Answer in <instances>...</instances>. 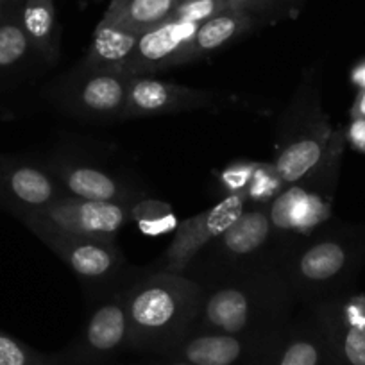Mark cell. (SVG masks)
<instances>
[{
    "label": "cell",
    "instance_id": "34",
    "mask_svg": "<svg viewBox=\"0 0 365 365\" xmlns=\"http://www.w3.org/2000/svg\"><path fill=\"white\" fill-rule=\"evenodd\" d=\"M0 161H2V158H0Z\"/></svg>",
    "mask_w": 365,
    "mask_h": 365
},
{
    "label": "cell",
    "instance_id": "7",
    "mask_svg": "<svg viewBox=\"0 0 365 365\" xmlns=\"http://www.w3.org/2000/svg\"><path fill=\"white\" fill-rule=\"evenodd\" d=\"M129 347V319L125 297L101 304L88 319L70 365H104Z\"/></svg>",
    "mask_w": 365,
    "mask_h": 365
},
{
    "label": "cell",
    "instance_id": "23",
    "mask_svg": "<svg viewBox=\"0 0 365 365\" xmlns=\"http://www.w3.org/2000/svg\"><path fill=\"white\" fill-rule=\"evenodd\" d=\"M133 219L138 222L140 230L147 235H161L175 226L174 213L167 202L156 199H143L131 208Z\"/></svg>",
    "mask_w": 365,
    "mask_h": 365
},
{
    "label": "cell",
    "instance_id": "30",
    "mask_svg": "<svg viewBox=\"0 0 365 365\" xmlns=\"http://www.w3.org/2000/svg\"><path fill=\"white\" fill-rule=\"evenodd\" d=\"M353 117L354 118H365V86L361 88L360 96H358L356 104L353 108Z\"/></svg>",
    "mask_w": 365,
    "mask_h": 365
},
{
    "label": "cell",
    "instance_id": "19",
    "mask_svg": "<svg viewBox=\"0 0 365 365\" xmlns=\"http://www.w3.org/2000/svg\"><path fill=\"white\" fill-rule=\"evenodd\" d=\"M20 19L34 51L48 61H56L59 40L54 0H24Z\"/></svg>",
    "mask_w": 365,
    "mask_h": 365
},
{
    "label": "cell",
    "instance_id": "1",
    "mask_svg": "<svg viewBox=\"0 0 365 365\" xmlns=\"http://www.w3.org/2000/svg\"><path fill=\"white\" fill-rule=\"evenodd\" d=\"M202 294L195 282L175 272L154 274L125 297L129 347L163 356L195 328Z\"/></svg>",
    "mask_w": 365,
    "mask_h": 365
},
{
    "label": "cell",
    "instance_id": "2",
    "mask_svg": "<svg viewBox=\"0 0 365 365\" xmlns=\"http://www.w3.org/2000/svg\"><path fill=\"white\" fill-rule=\"evenodd\" d=\"M267 287L265 282H237L206 294L192 331L272 339L269 314L278 312L279 307H269Z\"/></svg>",
    "mask_w": 365,
    "mask_h": 365
},
{
    "label": "cell",
    "instance_id": "11",
    "mask_svg": "<svg viewBox=\"0 0 365 365\" xmlns=\"http://www.w3.org/2000/svg\"><path fill=\"white\" fill-rule=\"evenodd\" d=\"M138 34L120 29L113 24L101 20L88 48L84 66L91 72H108L125 76L129 61L135 54ZM128 77V76H125Z\"/></svg>",
    "mask_w": 365,
    "mask_h": 365
},
{
    "label": "cell",
    "instance_id": "21",
    "mask_svg": "<svg viewBox=\"0 0 365 365\" xmlns=\"http://www.w3.org/2000/svg\"><path fill=\"white\" fill-rule=\"evenodd\" d=\"M20 9L0 22V72L19 66L34 51L22 26Z\"/></svg>",
    "mask_w": 365,
    "mask_h": 365
},
{
    "label": "cell",
    "instance_id": "25",
    "mask_svg": "<svg viewBox=\"0 0 365 365\" xmlns=\"http://www.w3.org/2000/svg\"><path fill=\"white\" fill-rule=\"evenodd\" d=\"M226 9H230L227 0H187V2H178L168 20H182L201 26L202 22L220 15Z\"/></svg>",
    "mask_w": 365,
    "mask_h": 365
},
{
    "label": "cell",
    "instance_id": "13",
    "mask_svg": "<svg viewBox=\"0 0 365 365\" xmlns=\"http://www.w3.org/2000/svg\"><path fill=\"white\" fill-rule=\"evenodd\" d=\"M328 336L299 331L287 339H274L256 365H331Z\"/></svg>",
    "mask_w": 365,
    "mask_h": 365
},
{
    "label": "cell",
    "instance_id": "17",
    "mask_svg": "<svg viewBox=\"0 0 365 365\" xmlns=\"http://www.w3.org/2000/svg\"><path fill=\"white\" fill-rule=\"evenodd\" d=\"M329 131L322 128L314 131L312 135L301 136L299 140L287 145L279 153L278 160L274 163V170L285 185L297 182L304 175L310 174L328 153Z\"/></svg>",
    "mask_w": 365,
    "mask_h": 365
},
{
    "label": "cell",
    "instance_id": "29",
    "mask_svg": "<svg viewBox=\"0 0 365 365\" xmlns=\"http://www.w3.org/2000/svg\"><path fill=\"white\" fill-rule=\"evenodd\" d=\"M22 4L24 0H0V22L8 15H11L13 11L22 8Z\"/></svg>",
    "mask_w": 365,
    "mask_h": 365
},
{
    "label": "cell",
    "instance_id": "32",
    "mask_svg": "<svg viewBox=\"0 0 365 365\" xmlns=\"http://www.w3.org/2000/svg\"><path fill=\"white\" fill-rule=\"evenodd\" d=\"M149 365H192V364H188V361H181V360H167V358H163L161 361H154V364H149Z\"/></svg>",
    "mask_w": 365,
    "mask_h": 365
},
{
    "label": "cell",
    "instance_id": "14",
    "mask_svg": "<svg viewBox=\"0 0 365 365\" xmlns=\"http://www.w3.org/2000/svg\"><path fill=\"white\" fill-rule=\"evenodd\" d=\"M63 187L73 199L99 202H124L128 197V188L122 187L115 178L106 172L84 165H68V167L52 168Z\"/></svg>",
    "mask_w": 365,
    "mask_h": 365
},
{
    "label": "cell",
    "instance_id": "15",
    "mask_svg": "<svg viewBox=\"0 0 365 365\" xmlns=\"http://www.w3.org/2000/svg\"><path fill=\"white\" fill-rule=\"evenodd\" d=\"M272 233V219L263 208L242 213L215 240L219 252L226 258H247L269 242Z\"/></svg>",
    "mask_w": 365,
    "mask_h": 365
},
{
    "label": "cell",
    "instance_id": "16",
    "mask_svg": "<svg viewBox=\"0 0 365 365\" xmlns=\"http://www.w3.org/2000/svg\"><path fill=\"white\" fill-rule=\"evenodd\" d=\"M349 251L339 240H319L308 245L294 263V276L303 285H324L344 272Z\"/></svg>",
    "mask_w": 365,
    "mask_h": 365
},
{
    "label": "cell",
    "instance_id": "26",
    "mask_svg": "<svg viewBox=\"0 0 365 365\" xmlns=\"http://www.w3.org/2000/svg\"><path fill=\"white\" fill-rule=\"evenodd\" d=\"M342 322L356 326V328H365V296H356L351 299V303L344 310Z\"/></svg>",
    "mask_w": 365,
    "mask_h": 365
},
{
    "label": "cell",
    "instance_id": "22",
    "mask_svg": "<svg viewBox=\"0 0 365 365\" xmlns=\"http://www.w3.org/2000/svg\"><path fill=\"white\" fill-rule=\"evenodd\" d=\"M328 336L333 361L336 365H365V328L344 324Z\"/></svg>",
    "mask_w": 365,
    "mask_h": 365
},
{
    "label": "cell",
    "instance_id": "27",
    "mask_svg": "<svg viewBox=\"0 0 365 365\" xmlns=\"http://www.w3.org/2000/svg\"><path fill=\"white\" fill-rule=\"evenodd\" d=\"M351 140L354 145L365 150V118H354V124L351 128Z\"/></svg>",
    "mask_w": 365,
    "mask_h": 365
},
{
    "label": "cell",
    "instance_id": "12",
    "mask_svg": "<svg viewBox=\"0 0 365 365\" xmlns=\"http://www.w3.org/2000/svg\"><path fill=\"white\" fill-rule=\"evenodd\" d=\"M76 93L77 106L97 117H125L131 77L120 73L91 72Z\"/></svg>",
    "mask_w": 365,
    "mask_h": 365
},
{
    "label": "cell",
    "instance_id": "24",
    "mask_svg": "<svg viewBox=\"0 0 365 365\" xmlns=\"http://www.w3.org/2000/svg\"><path fill=\"white\" fill-rule=\"evenodd\" d=\"M0 365H61V358L38 353L0 331Z\"/></svg>",
    "mask_w": 365,
    "mask_h": 365
},
{
    "label": "cell",
    "instance_id": "33",
    "mask_svg": "<svg viewBox=\"0 0 365 365\" xmlns=\"http://www.w3.org/2000/svg\"><path fill=\"white\" fill-rule=\"evenodd\" d=\"M178 2H187V0H178Z\"/></svg>",
    "mask_w": 365,
    "mask_h": 365
},
{
    "label": "cell",
    "instance_id": "20",
    "mask_svg": "<svg viewBox=\"0 0 365 365\" xmlns=\"http://www.w3.org/2000/svg\"><path fill=\"white\" fill-rule=\"evenodd\" d=\"M251 16L247 13L235 11V9H226L220 15L202 22L192 43L190 61L219 51L220 47L244 34L251 27Z\"/></svg>",
    "mask_w": 365,
    "mask_h": 365
},
{
    "label": "cell",
    "instance_id": "8",
    "mask_svg": "<svg viewBox=\"0 0 365 365\" xmlns=\"http://www.w3.org/2000/svg\"><path fill=\"white\" fill-rule=\"evenodd\" d=\"M58 182L41 168L15 163L2 158L0 161V205L20 217L40 212L59 201Z\"/></svg>",
    "mask_w": 365,
    "mask_h": 365
},
{
    "label": "cell",
    "instance_id": "3",
    "mask_svg": "<svg viewBox=\"0 0 365 365\" xmlns=\"http://www.w3.org/2000/svg\"><path fill=\"white\" fill-rule=\"evenodd\" d=\"M131 210L125 202H99L63 197L40 212L24 215L34 233H65L113 242L128 222Z\"/></svg>",
    "mask_w": 365,
    "mask_h": 365
},
{
    "label": "cell",
    "instance_id": "10",
    "mask_svg": "<svg viewBox=\"0 0 365 365\" xmlns=\"http://www.w3.org/2000/svg\"><path fill=\"white\" fill-rule=\"evenodd\" d=\"M38 237L81 278L101 279L117 269L118 251L113 242L65 233H38Z\"/></svg>",
    "mask_w": 365,
    "mask_h": 365
},
{
    "label": "cell",
    "instance_id": "5",
    "mask_svg": "<svg viewBox=\"0 0 365 365\" xmlns=\"http://www.w3.org/2000/svg\"><path fill=\"white\" fill-rule=\"evenodd\" d=\"M272 339L230 335L215 331H190L163 354L167 360L192 365H256Z\"/></svg>",
    "mask_w": 365,
    "mask_h": 365
},
{
    "label": "cell",
    "instance_id": "28",
    "mask_svg": "<svg viewBox=\"0 0 365 365\" xmlns=\"http://www.w3.org/2000/svg\"><path fill=\"white\" fill-rule=\"evenodd\" d=\"M265 2H270V0H227L230 9H235V11H247L249 8H255V6L258 4H265Z\"/></svg>",
    "mask_w": 365,
    "mask_h": 365
},
{
    "label": "cell",
    "instance_id": "4",
    "mask_svg": "<svg viewBox=\"0 0 365 365\" xmlns=\"http://www.w3.org/2000/svg\"><path fill=\"white\" fill-rule=\"evenodd\" d=\"M245 197L230 194L213 208L185 220L165 252V272H182L205 245L215 242L244 213Z\"/></svg>",
    "mask_w": 365,
    "mask_h": 365
},
{
    "label": "cell",
    "instance_id": "6",
    "mask_svg": "<svg viewBox=\"0 0 365 365\" xmlns=\"http://www.w3.org/2000/svg\"><path fill=\"white\" fill-rule=\"evenodd\" d=\"M197 29L199 24L167 20L154 29L140 34L125 76L147 77L149 73L188 63Z\"/></svg>",
    "mask_w": 365,
    "mask_h": 365
},
{
    "label": "cell",
    "instance_id": "9",
    "mask_svg": "<svg viewBox=\"0 0 365 365\" xmlns=\"http://www.w3.org/2000/svg\"><path fill=\"white\" fill-rule=\"evenodd\" d=\"M210 101V93L190 90L153 77H131L125 117H153L199 108Z\"/></svg>",
    "mask_w": 365,
    "mask_h": 365
},
{
    "label": "cell",
    "instance_id": "18",
    "mask_svg": "<svg viewBox=\"0 0 365 365\" xmlns=\"http://www.w3.org/2000/svg\"><path fill=\"white\" fill-rule=\"evenodd\" d=\"M178 0H113L103 20L140 36L167 22Z\"/></svg>",
    "mask_w": 365,
    "mask_h": 365
},
{
    "label": "cell",
    "instance_id": "31",
    "mask_svg": "<svg viewBox=\"0 0 365 365\" xmlns=\"http://www.w3.org/2000/svg\"><path fill=\"white\" fill-rule=\"evenodd\" d=\"M353 81L356 84H360L361 88L365 86V63H361L360 66H356L353 72Z\"/></svg>",
    "mask_w": 365,
    "mask_h": 365
}]
</instances>
